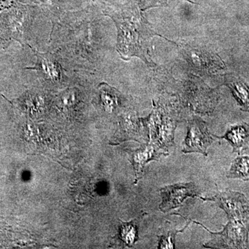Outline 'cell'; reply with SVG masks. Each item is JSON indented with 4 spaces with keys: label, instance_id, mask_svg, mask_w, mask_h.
I'll return each mask as SVG.
<instances>
[{
    "label": "cell",
    "instance_id": "obj_1",
    "mask_svg": "<svg viewBox=\"0 0 249 249\" xmlns=\"http://www.w3.org/2000/svg\"><path fill=\"white\" fill-rule=\"evenodd\" d=\"M118 29L117 50L124 60L137 56L148 66L155 67L149 49L150 40L157 34L136 7H124L109 15Z\"/></svg>",
    "mask_w": 249,
    "mask_h": 249
},
{
    "label": "cell",
    "instance_id": "obj_2",
    "mask_svg": "<svg viewBox=\"0 0 249 249\" xmlns=\"http://www.w3.org/2000/svg\"><path fill=\"white\" fill-rule=\"evenodd\" d=\"M214 200L227 212L229 223L221 232L227 245L234 248H245L248 242L249 231V201L235 192L220 193Z\"/></svg>",
    "mask_w": 249,
    "mask_h": 249
},
{
    "label": "cell",
    "instance_id": "obj_3",
    "mask_svg": "<svg viewBox=\"0 0 249 249\" xmlns=\"http://www.w3.org/2000/svg\"><path fill=\"white\" fill-rule=\"evenodd\" d=\"M213 142V139L211 137L206 124L199 119H193L188 124L183 152L184 153L199 152L207 156V148Z\"/></svg>",
    "mask_w": 249,
    "mask_h": 249
},
{
    "label": "cell",
    "instance_id": "obj_4",
    "mask_svg": "<svg viewBox=\"0 0 249 249\" xmlns=\"http://www.w3.org/2000/svg\"><path fill=\"white\" fill-rule=\"evenodd\" d=\"M160 195L162 203L160 210L165 213L181 206L188 196H199V191L193 183H177L161 188Z\"/></svg>",
    "mask_w": 249,
    "mask_h": 249
},
{
    "label": "cell",
    "instance_id": "obj_5",
    "mask_svg": "<svg viewBox=\"0 0 249 249\" xmlns=\"http://www.w3.org/2000/svg\"><path fill=\"white\" fill-rule=\"evenodd\" d=\"M226 84L230 88L240 109L249 112V87L240 77L229 74L226 76Z\"/></svg>",
    "mask_w": 249,
    "mask_h": 249
},
{
    "label": "cell",
    "instance_id": "obj_6",
    "mask_svg": "<svg viewBox=\"0 0 249 249\" xmlns=\"http://www.w3.org/2000/svg\"><path fill=\"white\" fill-rule=\"evenodd\" d=\"M217 138L224 139L230 142L233 151L241 152L247 148L249 142V127L247 124L232 127L227 131L225 135Z\"/></svg>",
    "mask_w": 249,
    "mask_h": 249
},
{
    "label": "cell",
    "instance_id": "obj_7",
    "mask_svg": "<svg viewBox=\"0 0 249 249\" xmlns=\"http://www.w3.org/2000/svg\"><path fill=\"white\" fill-rule=\"evenodd\" d=\"M227 178H240L247 181L249 178V157H239L231 165Z\"/></svg>",
    "mask_w": 249,
    "mask_h": 249
},
{
    "label": "cell",
    "instance_id": "obj_8",
    "mask_svg": "<svg viewBox=\"0 0 249 249\" xmlns=\"http://www.w3.org/2000/svg\"><path fill=\"white\" fill-rule=\"evenodd\" d=\"M38 62L40 70L47 78L52 80L60 79L61 73L55 60L47 55H39Z\"/></svg>",
    "mask_w": 249,
    "mask_h": 249
},
{
    "label": "cell",
    "instance_id": "obj_9",
    "mask_svg": "<svg viewBox=\"0 0 249 249\" xmlns=\"http://www.w3.org/2000/svg\"><path fill=\"white\" fill-rule=\"evenodd\" d=\"M139 153L134 155V162L137 163V166L135 167L136 170H142L144 165L147 162L151 160H157L160 157V154L154 150L152 147H146L143 151H138Z\"/></svg>",
    "mask_w": 249,
    "mask_h": 249
},
{
    "label": "cell",
    "instance_id": "obj_10",
    "mask_svg": "<svg viewBox=\"0 0 249 249\" xmlns=\"http://www.w3.org/2000/svg\"><path fill=\"white\" fill-rule=\"evenodd\" d=\"M121 237L127 245L132 246L137 240V229L132 224H124L121 228Z\"/></svg>",
    "mask_w": 249,
    "mask_h": 249
},
{
    "label": "cell",
    "instance_id": "obj_11",
    "mask_svg": "<svg viewBox=\"0 0 249 249\" xmlns=\"http://www.w3.org/2000/svg\"><path fill=\"white\" fill-rule=\"evenodd\" d=\"M176 232H170L168 236H162L160 237V249H174L175 248V237Z\"/></svg>",
    "mask_w": 249,
    "mask_h": 249
},
{
    "label": "cell",
    "instance_id": "obj_12",
    "mask_svg": "<svg viewBox=\"0 0 249 249\" xmlns=\"http://www.w3.org/2000/svg\"><path fill=\"white\" fill-rule=\"evenodd\" d=\"M170 0H147L145 2V9H148V8L154 7V6H163L168 4ZM186 1H190L189 0Z\"/></svg>",
    "mask_w": 249,
    "mask_h": 249
}]
</instances>
